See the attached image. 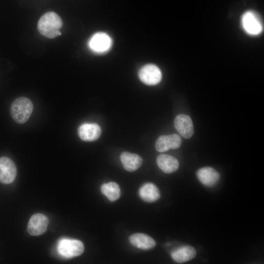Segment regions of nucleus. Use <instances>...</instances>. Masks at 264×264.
<instances>
[{
  "label": "nucleus",
  "mask_w": 264,
  "mask_h": 264,
  "mask_svg": "<svg viewBox=\"0 0 264 264\" xmlns=\"http://www.w3.org/2000/svg\"><path fill=\"white\" fill-rule=\"evenodd\" d=\"M63 25L61 18L56 13L51 11L44 14L38 22V29L43 36L50 39L61 35Z\"/></svg>",
  "instance_id": "nucleus-1"
},
{
  "label": "nucleus",
  "mask_w": 264,
  "mask_h": 264,
  "mask_svg": "<svg viewBox=\"0 0 264 264\" xmlns=\"http://www.w3.org/2000/svg\"><path fill=\"white\" fill-rule=\"evenodd\" d=\"M33 110L32 102L28 98L20 97L16 99L10 107V114L13 120L19 124L26 122Z\"/></svg>",
  "instance_id": "nucleus-2"
},
{
  "label": "nucleus",
  "mask_w": 264,
  "mask_h": 264,
  "mask_svg": "<svg viewBox=\"0 0 264 264\" xmlns=\"http://www.w3.org/2000/svg\"><path fill=\"white\" fill-rule=\"evenodd\" d=\"M57 249L61 255L70 258L82 254L84 250V246L79 240L63 239L59 242Z\"/></svg>",
  "instance_id": "nucleus-3"
},
{
  "label": "nucleus",
  "mask_w": 264,
  "mask_h": 264,
  "mask_svg": "<svg viewBox=\"0 0 264 264\" xmlns=\"http://www.w3.org/2000/svg\"><path fill=\"white\" fill-rule=\"evenodd\" d=\"M112 44V39L108 34L100 32L91 37L88 42V46L92 52L101 54L108 51Z\"/></svg>",
  "instance_id": "nucleus-4"
},
{
  "label": "nucleus",
  "mask_w": 264,
  "mask_h": 264,
  "mask_svg": "<svg viewBox=\"0 0 264 264\" xmlns=\"http://www.w3.org/2000/svg\"><path fill=\"white\" fill-rule=\"evenodd\" d=\"M242 24L245 31L250 35H258L263 31V25L258 15L252 11H247L242 15Z\"/></svg>",
  "instance_id": "nucleus-5"
},
{
  "label": "nucleus",
  "mask_w": 264,
  "mask_h": 264,
  "mask_svg": "<svg viewBox=\"0 0 264 264\" xmlns=\"http://www.w3.org/2000/svg\"><path fill=\"white\" fill-rule=\"evenodd\" d=\"M138 76L142 82L146 85L152 86L158 84L162 78L160 69L154 64H147L141 68Z\"/></svg>",
  "instance_id": "nucleus-6"
},
{
  "label": "nucleus",
  "mask_w": 264,
  "mask_h": 264,
  "mask_svg": "<svg viewBox=\"0 0 264 264\" xmlns=\"http://www.w3.org/2000/svg\"><path fill=\"white\" fill-rule=\"evenodd\" d=\"M17 169L12 160L7 157H0V182L12 183L16 178Z\"/></svg>",
  "instance_id": "nucleus-7"
},
{
  "label": "nucleus",
  "mask_w": 264,
  "mask_h": 264,
  "mask_svg": "<svg viewBox=\"0 0 264 264\" xmlns=\"http://www.w3.org/2000/svg\"><path fill=\"white\" fill-rule=\"evenodd\" d=\"M181 138L177 134L161 135L156 140L155 147L159 152H163L170 149L178 148L181 144Z\"/></svg>",
  "instance_id": "nucleus-8"
},
{
  "label": "nucleus",
  "mask_w": 264,
  "mask_h": 264,
  "mask_svg": "<svg viewBox=\"0 0 264 264\" xmlns=\"http://www.w3.org/2000/svg\"><path fill=\"white\" fill-rule=\"evenodd\" d=\"M48 224L47 218L42 214H35L32 216L27 226L28 232L32 236L43 234Z\"/></svg>",
  "instance_id": "nucleus-9"
},
{
  "label": "nucleus",
  "mask_w": 264,
  "mask_h": 264,
  "mask_svg": "<svg viewBox=\"0 0 264 264\" xmlns=\"http://www.w3.org/2000/svg\"><path fill=\"white\" fill-rule=\"evenodd\" d=\"M174 126L177 131L184 138H189L194 134V127L189 116L186 114L177 115L174 120Z\"/></svg>",
  "instance_id": "nucleus-10"
},
{
  "label": "nucleus",
  "mask_w": 264,
  "mask_h": 264,
  "mask_svg": "<svg viewBox=\"0 0 264 264\" xmlns=\"http://www.w3.org/2000/svg\"><path fill=\"white\" fill-rule=\"evenodd\" d=\"M101 134L100 127L96 123H84L78 129L80 138L85 141H93L99 138Z\"/></svg>",
  "instance_id": "nucleus-11"
},
{
  "label": "nucleus",
  "mask_w": 264,
  "mask_h": 264,
  "mask_svg": "<svg viewBox=\"0 0 264 264\" xmlns=\"http://www.w3.org/2000/svg\"><path fill=\"white\" fill-rule=\"evenodd\" d=\"M197 176L203 185L210 187L215 186L220 178L219 173L210 167H204L198 169Z\"/></svg>",
  "instance_id": "nucleus-12"
},
{
  "label": "nucleus",
  "mask_w": 264,
  "mask_h": 264,
  "mask_svg": "<svg viewBox=\"0 0 264 264\" xmlns=\"http://www.w3.org/2000/svg\"><path fill=\"white\" fill-rule=\"evenodd\" d=\"M196 254V249L190 245L181 246L171 253L173 260L178 263H183L190 261L195 257Z\"/></svg>",
  "instance_id": "nucleus-13"
},
{
  "label": "nucleus",
  "mask_w": 264,
  "mask_h": 264,
  "mask_svg": "<svg viewBox=\"0 0 264 264\" xmlns=\"http://www.w3.org/2000/svg\"><path fill=\"white\" fill-rule=\"evenodd\" d=\"M158 167L164 173L171 174L177 171L179 167L178 160L173 156L162 154L156 158Z\"/></svg>",
  "instance_id": "nucleus-14"
},
{
  "label": "nucleus",
  "mask_w": 264,
  "mask_h": 264,
  "mask_svg": "<svg viewBox=\"0 0 264 264\" xmlns=\"http://www.w3.org/2000/svg\"><path fill=\"white\" fill-rule=\"evenodd\" d=\"M129 241L134 246L143 250L152 249L156 245L155 242L152 238L143 233H135L131 235Z\"/></svg>",
  "instance_id": "nucleus-15"
},
{
  "label": "nucleus",
  "mask_w": 264,
  "mask_h": 264,
  "mask_svg": "<svg viewBox=\"0 0 264 264\" xmlns=\"http://www.w3.org/2000/svg\"><path fill=\"white\" fill-rule=\"evenodd\" d=\"M120 160L124 169L129 172L136 170L142 163V159L139 155L129 152L122 153Z\"/></svg>",
  "instance_id": "nucleus-16"
},
{
  "label": "nucleus",
  "mask_w": 264,
  "mask_h": 264,
  "mask_svg": "<svg viewBox=\"0 0 264 264\" xmlns=\"http://www.w3.org/2000/svg\"><path fill=\"white\" fill-rule=\"evenodd\" d=\"M141 198L148 202H153L160 198V194L158 189L152 183H147L142 185L139 191Z\"/></svg>",
  "instance_id": "nucleus-17"
},
{
  "label": "nucleus",
  "mask_w": 264,
  "mask_h": 264,
  "mask_svg": "<svg viewBox=\"0 0 264 264\" xmlns=\"http://www.w3.org/2000/svg\"><path fill=\"white\" fill-rule=\"evenodd\" d=\"M101 191L110 201L118 199L121 195L120 187L118 184L114 182L104 183L101 186Z\"/></svg>",
  "instance_id": "nucleus-18"
}]
</instances>
